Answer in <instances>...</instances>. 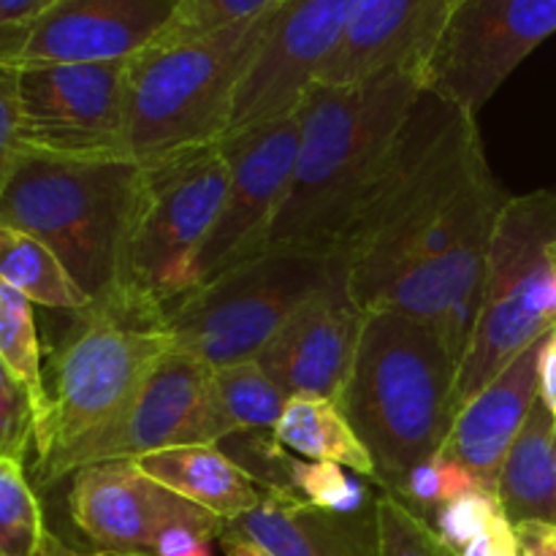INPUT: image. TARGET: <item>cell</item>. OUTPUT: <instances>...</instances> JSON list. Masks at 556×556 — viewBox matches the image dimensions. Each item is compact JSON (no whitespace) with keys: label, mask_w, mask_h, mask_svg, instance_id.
Returning <instances> with one entry per match:
<instances>
[{"label":"cell","mask_w":556,"mask_h":556,"mask_svg":"<svg viewBox=\"0 0 556 556\" xmlns=\"http://www.w3.org/2000/svg\"><path fill=\"white\" fill-rule=\"evenodd\" d=\"M505 201L478 117L424 92L331 258L364 309L424 320L462 362Z\"/></svg>","instance_id":"6da1fadb"},{"label":"cell","mask_w":556,"mask_h":556,"mask_svg":"<svg viewBox=\"0 0 556 556\" xmlns=\"http://www.w3.org/2000/svg\"><path fill=\"white\" fill-rule=\"evenodd\" d=\"M421 96L418 65L353 85L318 81L296 109V172L269 242L334 253L389 168Z\"/></svg>","instance_id":"7a4b0ae2"},{"label":"cell","mask_w":556,"mask_h":556,"mask_svg":"<svg viewBox=\"0 0 556 556\" xmlns=\"http://www.w3.org/2000/svg\"><path fill=\"white\" fill-rule=\"evenodd\" d=\"M459 356L424 320L400 309H367L356 362L340 407L396 494L434 459L456 418Z\"/></svg>","instance_id":"3957f363"},{"label":"cell","mask_w":556,"mask_h":556,"mask_svg":"<svg viewBox=\"0 0 556 556\" xmlns=\"http://www.w3.org/2000/svg\"><path fill=\"white\" fill-rule=\"evenodd\" d=\"M277 9L193 38H161L125 63V117L136 163L220 144Z\"/></svg>","instance_id":"277c9868"},{"label":"cell","mask_w":556,"mask_h":556,"mask_svg":"<svg viewBox=\"0 0 556 556\" xmlns=\"http://www.w3.org/2000/svg\"><path fill=\"white\" fill-rule=\"evenodd\" d=\"M136 161L20 155L0 172V226L41 239L96 304L117 302Z\"/></svg>","instance_id":"5b68a950"},{"label":"cell","mask_w":556,"mask_h":556,"mask_svg":"<svg viewBox=\"0 0 556 556\" xmlns=\"http://www.w3.org/2000/svg\"><path fill=\"white\" fill-rule=\"evenodd\" d=\"M556 331V188L508 195L494 226L481 304L459 364L456 413Z\"/></svg>","instance_id":"8992f818"},{"label":"cell","mask_w":556,"mask_h":556,"mask_svg":"<svg viewBox=\"0 0 556 556\" xmlns=\"http://www.w3.org/2000/svg\"><path fill=\"white\" fill-rule=\"evenodd\" d=\"M228 190L220 144L141 163L123 250L117 302L166 315L199 286V258Z\"/></svg>","instance_id":"52a82bcc"},{"label":"cell","mask_w":556,"mask_h":556,"mask_svg":"<svg viewBox=\"0 0 556 556\" xmlns=\"http://www.w3.org/2000/svg\"><path fill=\"white\" fill-rule=\"evenodd\" d=\"M331 275V253L269 242L166 309L174 351L212 369L255 358Z\"/></svg>","instance_id":"ba28073f"},{"label":"cell","mask_w":556,"mask_h":556,"mask_svg":"<svg viewBox=\"0 0 556 556\" xmlns=\"http://www.w3.org/2000/svg\"><path fill=\"white\" fill-rule=\"evenodd\" d=\"M172 351L163 315L123 302L92 304L76 313L52 358V424L38 462L117 416Z\"/></svg>","instance_id":"9c48e42d"},{"label":"cell","mask_w":556,"mask_h":556,"mask_svg":"<svg viewBox=\"0 0 556 556\" xmlns=\"http://www.w3.org/2000/svg\"><path fill=\"white\" fill-rule=\"evenodd\" d=\"M228 440L212 391V367L172 351L117 416L96 427L76 443L36 462L41 486L101 462L141 459L182 445H220Z\"/></svg>","instance_id":"30bf717a"},{"label":"cell","mask_w":556,"mask_h":556,"mask_svg":"<svg viewBox=\"0 0 556 556\" xmlns=\"http://www.w3.org/2000/svg\"><path fill=\"white\" fill-rule=\"evenodd\" d=\"M554 33L556 0H445L418 60L424 92L478 117Z\"/></svg>","instance_id":"8fae6325"},{"label":"cell","mask_w":556,"mask_h":556,"mask_svg":"<svg viewBox=\"0 0 556 556\" xmlns=\"http://www.w3.org/2000/svg\"><path fill=\"white\" fill-rule=\"evenodd\" d=\"M125 63L128 60L0 63L11 71L16 103H20V139H16L14 161L20 155L134 161L128 147V117H125Z\"/></svg>","instance_id":"7c38bea8"},{"label":"cell","mask_w":556,"mask_h":556,"mask_svg":"<svg viewBox=\"0 0 556 556\" xmlns=\"http://www.w3.org/2000/svg\"><path fill=\"white\" fill-rule=\"evenodd\" d=\"M299 114L253 125L220 141L228 161V190L215 228L199 258V286L269 244L299 157Z\"/></svg>","instance_id":"4fadbf2b"},{"label":"cell","mask_w":556,"mask_h":556,"mask_svg":"<svg viewBox=\"0 0 556 556\" xmlns=\"http://www.w3.org/2000/svg\"><path fill=\"white\" fill-rule=\"evenodd\" d=\"M68 510L96 556H155L172 527L223 538L226 521L152 481L136 459L101 462L71 476Z\"/></svg>","instance_id":"5bb4252c"},{"label":"cell","mask_w":556,"mask_h":556,"mask_svg":"<svg viewBox=\"0 0 556 556\" xmlns=\"http://www.w3.org/2000/svg\"><path fill=\"white\" fill-rule=\"evenodd\" d=\"M358 0H286L242 79L231 130L288 117L324 76L340 49Z\"/></svg>","instance_id":"9a60e30c"},{"label":"cell","mask_w":556,"mask_h":556,"mask_svg":"<svg viewBox=\"0 0 556 556\" xmlns=\"http://www.w3.org/2000/svg\"><path fill=\"white\" fill-rule=\"evenodd\" d=\"M182 0H54L30 27L0 36V63H123L155 43Z\"/></svg>","instance_id":"2e32d148"},{"label":"cell","mask_w":556,"mask_h":556,"mask_svg":"<svg viewBox=\"0 0 556 556\" xmlns=\"http://www.w3.org/2000/svg\"><path fill=\"white\" fill-rule=\"evenodd\" d=\"M364 320L367 309L353 299L334 264L331 280L280 326L255 362L288 396L313 394L340 405L356 362Z\"/></svg>","instance_id":"e0dca14e"},{"label":"cell","mask_w":556,"mask_h":556,"mask_svg":"<svg viewBox=\"0 0 556 556\" xmlns=\"http://www.w3.org/2000/svg\"><path fill=\"white\" fill-rule=\"evenodd\" d=\"M541 348L543 340L521 353L486 389L462 405L448 440L440 451L443 456L462 462L492 492H497L500 470L541 400L538 389Z\"/></svg>","instance_id":"ac0fdd59"},{"label":"cell","mask_w":556,"mask_h":556,"mask_svg":"<svg viewBox=\"0 0 556 556\" xmlns=\"http://www.w3.org/2000/svg\"><path fill=\"white\" fill-rule=\"evenodd\" d=\"M271 556H380L378 497L358 514H334L293 489H266L255 510L226 527Z\"/></svg>","instance_id":"d6986e66"},{"label":"cell","mask_w":556,"mask_h":556,"mask_svg":"<svg viewBox=\"0 0 556 556\" xmlns=\"http://www.w3.org/2000/svg\"><path fill=\"white\" fill-rule=\"evenodd\" d=\"M445 0H358L340 49L320 81L353 85L396 65H418Z\"/></svg>","instance_id":"ffe728a7"},{"label":"cell","mask_w":556,"mask_h":556,"mask_svg":"<svg viewBox=\"0 0 556 556\" xmlns=\"http://www.w3.org/2000/svg\"><path fill=\"white\" fill-rule=\"evenodd\" d=\"M136 462L152 481L210 510L226 525L258 508L266 494V486L255 483L253 472L231 459L220 445H182Z\"/></svg>","instance_id":"44dd1931"},{"label":"cell","mask_w":556,"mask_h":556,"mask_svg":"<svg viewBox=\"0 0 556 556\" xmlns=\"http://www.w3.org/2000/svg\"><path fill=\"white\" fill-rule=\"evenodd\" d=\"M497 497L514 525H556V416L541 400L500 470Z\"/></svg>","instance_id":"7402d4cb"},{"label":"cell","mask_w":556,"mask_h":556,"mask_svg":"<svg viewBox=\"0 0 556 556\" xmlns=\"http://www.w3.org/2000/svg\"><path fill=\"white\" fill-rule=\"evenodd\" d=\"M271 438L282 451H293L299 459L334 462L356 476L378 481L372 454L334 400L313 394L288 396Z\"/></svg>","instance_id":"603a6c76"},{"label":"cell","mask_w":556,"mask_h":556,"mask_svg":"<svg viewBox=\"0 0 556 556\" xmlns=\"http://www.w3.org/2000/svg\"><path fill=\"white\" fill-rule=\"evenodd\" d=\"M0 282L49 309L85 313L96 304L52 248L9 226H0Z\"/></svg>","instance_id":"cb8c5ba5"},{"label":"cell","mask_w":556,"mask_h":556,"mask_svg":"<svg viewBox=\"0 0 556 556\" xmlns=\"http://www.w3.org/2000/svg\"><path fill=\"white\" fill-rule=\"evenodd\" d=\"M0 367L25 389L36 416V454L43 456L52 424V394L43 380L41 340H38L33 302L0 282Z\"/></svg>","instance_id":"d4e9b609"},{"label":"cell","mask_w":556,"mask_h":556,"mask_svg":"<svg viewBox=\"0 0 556 556\" xmlns=\"http://www.w3.org/2000/svg\"><path fill=\"white\" fill-rule=\"evenodd\" d=\"M212 391L228 438L237 432H275L288 394L255 358L212 369Z\"/></svg>","instance_id":"484cf974"},{"label":"cell","mask_w":556,"mask_h":556,"mask_svg":"<svg viewBox=\"0 0 556 556\" xmlns=\"http://www.w3.org/2000/svg\"><path fill=\"white\" fill-rule=\"evenodd\" d=\"M47 535L25 462L0 456V556H41Z\"/></svg>","instance_id":"4316f807"},{"label":"cell","mask_w":556,"mask_h":556,"mask_svg":"<svg viewBox=\"0 0 556 556\" xmlns=\"http://www.w3.org/2000/svg\"><path fill=\"white\" fill-rule=\"evenodd\" d=\"M286 486L318 508L334 514H358L375 505L364 483L348 476V467L334 462H309L286 454Z\"/></svg>","instance_id":"83f0119b"},{"label":"cell","mask_w":556,"mask_h":556,"mask_svg":"<svg viewBox=\"0 0 556 556\" xmlns=\"http://www.w3.org/2000/svg\"><path fill=\"white\" fill-rule=\"evenodd\" d=\"M478 489L486 486L462 462L438 454L407 476L405 486L396 492V497L405 500L416 514H421L429 521L451 500L465 497V494L478 492Z\"/></svg>","instance_id":"f1b7e54d"},{"label":"cell","mask_w":556,"mask_h":556,"mask_svg":"<svg viewBox=\"0 0 556 556\" xmlns=\"http://www.w3.org/2000/svg\"><path fill=\"white\" fill-rule=\"evenodd\" d=\"M380 556H456L427 519L396 494L378 497Z\"/></svg>","instance_id":"f546056e"},{"label":"cell","mask_w":556,"mask_h":556,"mask_svg":"<svg viewBox=\"0 0 556 556\" xmlns=\"http://www.w3.org/2000/svg\"><path fill=\"white\" fill-rule=\"evenodd\" d=\"M503 516L505 508L500 503L497 492H492V489H478V492H470L465 497H456L448 505H443L429 519V525L438 532L440 541L459 556L478 535H483Z\"/></svg>","instance_id":"4dcf8cb0"},{"label":"cell","mask_w":556,"mask_h":556,"mask_svg":"<svg viewBox=\"0 0 556 556\" xmlns=\"http://www.w3.org/2000/svg\"><path fill=\"white\" fill-rule=\"evenodd\" d=\"M286 0H182L177 16L161 38H193L237 22L253 20ZM157 38V41H161Z\"/></svg>","instance_id":"1f68e13d"},{"label":"cell","mask_w":556,"mask_h":556,"mask_svg":"<svg viewBox=\"0 0 556 556\" xmlns=\"http://www.w3.org/2000/svg\"><path fill=\"white\" fill-rule=\"evenodd\" d=\"M36 445V416L25 389L0 367V456L25 462Z\"/></svg>","instance_id":"d6a6232c"},{"label":"cell","mask_w":556,"mask_h":556,"mask_svg":"<svg viewBox=\"0 0 556 556\" xmlns=\"http://www.w3.org/2000/svg\"><path fill=\"white\" fill-rule=\"evenodd\" d=\"M459 556H521L519 535L508 516L494 521L483 535H478Z\"/></svg>","instance_id":"836d02e7"},{"label":"cell","mask_w":556,"mask_h":556,"mask_svg":"<svg viewBox=\"0 0 556 556\" xmlns=\"http://www.w3.org/2000/svg\"><path fill=\"white\" fill-rule=\"evenodd\" d=\"M212 541H220L199 527H172L157 543L155 556H212Z\"/></svg>","instance_id":"e575fe53"},{"label":"cell","mask_w":556,"mask_h":556,"mask_svg":"<svg viewBox=\"0 0 556 556\" xmlns=\"http://www.w3.org/2000/svg\"><path fill=\"white\" fill-rule=\"evenodd\" d=\"M54 0H0V36L30 27Z\"/></svg>","instance_id":"d590c367"},{"label":"cell","mask_w":556,"mask_h":556,"mask_svg":"<svg viewBox=\"0 0 556 556\" xmlns=\"http://www.w3.org/2000/svg\"><path fill=\"white\" fill-rule=\"evenodd\" d=\"M516 535H519L521 556H556V525L548 521H519Z\"/></svg>","instance_id":"8d00e7d4"},{"label":"cell","mask_w":556,"mask_h":556,"mask_svg":"<svg viewBox=\"0 0 556 556\" xmlns=\"http://www.w3.org/2000/svg\"><path fill=\"white\" fill-rule=\"evenodd\" d=\"M538 389L541 402L556 416V331L543 340L541 362H538Z\"/></svg>","instance_id":"74e56055"},{"label":"cell","mask_w":556,"mask_h":556,"mask_svg":"<svg viewBox=\"0 0 556 556\" xmlns=\"http://www.w3.org/2000/svg\"><path fill=\"white\" fill-rule=\"evenodd\" d=\"M220 548L226 552V556H271L261 546H255V543L244 541V538H239V535H231V532H223Z\"/></svg>","instance_id":"f35d334b"},{"label":"cell","mask_w":556,"mask_h":556,"mask_svg":"<svg viewBox=\"0 0 556 556\" xmlns=\"http://www.w3.org/2000/svg\"><path fill=\"white\" fill-rule=\"evenodd\" d=\"M41 556H96V554H92V552H79V548L68 546V543H63L58 535H52V532H49L47 541H43Z\"/></svg>","instance_id":"ab89813d"}]
</instances>
